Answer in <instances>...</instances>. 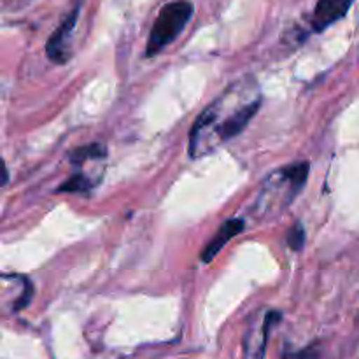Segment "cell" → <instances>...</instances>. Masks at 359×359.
Listing matches in <instances>:
<instances>
[{
	"label": "cell",
	"instance_id": "cell-4",
	"mask_svg": "<svg viewBox=\"0 0 359 359\" xmlns=\"http://www.w3.org/2000/svg\"><path fill=\"white\" fill-rule=\"evenodd\" d=\"M77 16H79V7H76L49 37L48 44H46V53L51 62L65 63L70 58V37L76 28Z\"/></svg>",
	"mask_w": 359,
	"mask_h": 359
},
{
	"label": "cell",
	"instance_id": "cell-9",
	"mask_svg": "<svg viewBox=\"0 0 359 359\" xmlns=\"http://www.w3.org/2000/svg\"><path fill=\"white\" fill-rule=\"evenodd\" d=\"M305 244V230L302 224H294L287 233V245L294 251H300Z\"/></svg>",
	"mask_w": 359,
	"mask_h": 359
},
{
	"label": "cell",
	"instance_id": "cell-3",
	"mask_svg": "<svg viewBox=\"0 0 359 359\" xmlns=\"http://www.w3.org/2000/svg\"><path fill=\"white\" fill-rule=\"evenodd\" d=\"M195 13V6L189 0H174L161 7L154 20L146 46V56H156L175 41L184 30Z\"/></svg>",
	"mask_w": 359,
	"mask_h": 359
},
{
	"label": "cell",
	"instance_id": "cell-6",
	"mask_svg": "<svg viewBox=\"0 0 359 359\" xmlns=\"http://www.w3.org/2000/svg\"><path fill=\"white\" fill-rule=\"evenodd\" d=\"M244 231V221L242 219H230L223 224V226L217 230V233L214 235L212 241L205 245L202 252V262L210 263L217 256V252L228 244L233 237H237L238 233Z\"/></svg>",
	"mask_w": 359,
	"mask_h": 359
},
{
	"label": "cell",
	"instance_id": "cell-7",
	"mask_svg": "<svg viewBox=\"0 0 359 359\" xmlns=\"http://www.w3.org/2000/svg\"><path fill=\"white\" fill-rule=\"evenodd\" d=\"M95 184H97L95 179H90L86 174L79 172V174L70 175V177L60 186L58 191L60 193H86L90 191Z\"/></svg>",
	"mask_w": 359,
	"mask_h": 359
},
{
	"label": "cell",
	"instance_id": "cell-2",
	"mask_svg": "<svg viewBox=\"0 0 359 359\" xmlns=\"http://www.w3.org/2000/svg\"><path fill=\"white\" fill-rule=\"evenodd\" d=\"M309 172H311L309 163L302 161V163H291L270 174L263 182L258 198L252 205L255 216L258 219H272L283 214L293 203L298 193L304 189Z\"/></svg>",
	"mask_w": 359,
	"mask_h": 359
},
{
	"label": "cell",
	"instance_id": "cell-8",
	"mask_svg": "<svg viewBox=\"0 0 359 359\" xmlns=\"http://www.w3.org/2000/svg\"><path fill=\"white\" fill-rule=\"evenodd\" d=\"M105 154L107 153H105V147L102 146V144H90V146L77 147L76 151H72V154H70V161L76 165H81L84 163V161L104 158Z\"/></svg>",
	"mask_w": 359,
	"mask_h": 359
},
{
	"label": "cell",
	"instance_id": "cell-1",
	"mask_svg": "<svg viewBox=\"0 0 359 359\" xmlns=\"http://www.w3.org/2000/svg\"><path fill=\"white\" fill-rule=\"evenodd\" d=\"M262 105V91L255 77L231 83L205 111L195 119L189 132V156H207L237 137Z\"/></svg>",
	"mask_w": 359,
	"mask_h": 359
},
{
	"label": "cell",
	"instance_id": "cell-10",
	"mask_svg": "<svg viewBox=\"0 0 359 359\" xmlns=\"http://www.w3.org/2000/svg\"><path fill=\"white\" fill-rule=\"evenodd\" d=\"M283 359H319V349L316 346L305 347V349L286 353Z\"/></svg>",
	"mask_w": 359,
	"mask_h": 359
},
{
	"label": "cell",
	"instance_id": "cell-5",
	"mask_svg": "<svg viewBox=\"0 0 359 359\" xmlns=\"http://www.w3.org/2000/svg\"><path fill=\"white\" fill-rule=\"evenodd\" d=\"M354 0H319L316 4L314 14L311 18V25L316 32H323L333 25L335 21L342 20L349 13Z\"/></svg>",
	"mask_w": 359,
	"mask_h": 359
}]
</instances>
